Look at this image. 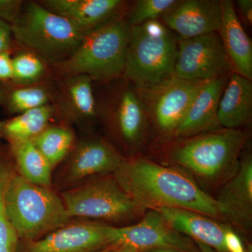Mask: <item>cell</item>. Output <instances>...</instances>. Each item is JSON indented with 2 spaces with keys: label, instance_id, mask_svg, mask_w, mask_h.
I'll return each mask as SVG.
<instances>
[{
  "label": "cell",
  "instance_id": "obj_14",
  "mask_svg": "<svg viewBox=\"0 0 252 252\" xmlns=\"http://www.w3.org/2000/svg\"><path fill=\"white\" fill-rule=\"evenodd\" d=\"M160 18L162 23L181 39L215 32L220 27V1L177 0Z\"/></svg>",
  "mask_w": 252,
  "mask_h": 252
},
{
  "label": "cell",
  "instance_id": "obj_25",
  "mask_svg": "<svg viewBox=\"0 0 252 252\" xmlns=\"http://www.w3.org/2000/svg\"><path fill=\"white\" fill-rule=\"evenodd\" d=\"M75 135L67 124L51 126L32 142L54 168L64 160L74 147Z\"/></svg>",
  "mask_w": 252,
  "mask_h": 252
},
{
  "label": "cell",
  "instance_id": "obj_24",
  "mask_svg": "<svg viewBox=\"0 0 252 252\" xmlns=\"http://www.w3.org/2000/svg\"><path fill=\"white\" fill-rule=\"evenodd\" d=\"M9 147L20 175L34 185L51 187L53 167L32 140L9 144Z\"/></svg>",
  "mask_w": 252,
  "mask_h": 252
},
{
  "label": "cell",
  "instance_id": "obj_3",
  "mask_svg": "<svg viewBox=\"0 0 252 252\" xmlns=\"http://www.w3.org/2000/svg\"><path fill=\"white\" fill-rule=\"evenodd\" d=\"M4 200L6 215L19 242L42 238L69 220L62 198L54 190L31 183L12 172Z\"/></svg>",
  "mask_w": 252,
  "mask_h": 252
},
{
  "label": "cell",
  "instance_id": "obj_18",
  "mask_svg": "<svg viewBox=\"0 0 252 252\" xmlns=\"http://www.w3.org/2000/svg\"><path fill=\"white\" fill-rule=\"evenodd\" d=\"M221 18L218 33L232 71L252 81V45L230 0L220 1Z\"/></svg>",
  "mask_w": 252,
  "mask_h": 252
},
{
  "label": "cell",
  "instance_id": "obj_6",
  "mask_svg": "<svg viewBox=\"0 0 252 252\" xmlns=\"http://www.w3.org/2000/svg\"><path fill=\"white\" fill-rule=\"evenodd\" d=\"M245 141V134L238 129L193 136L176 146L172 160L195 175L216 179L236 165Z\"/></svg>",
  "mask_w": 252,
  "mask_h": 252
},
{
  "label": "cell",
  "instance_id": "obj_4",
  "mask_svg": "<svg viewBox=\"0 0 252 252\" xmlns=\"http://www.w3.org/2000/svg\"><path fill=\"white\" fill-rule=\"evenodd\" d=\"M177 36L159 20L130 27L122 79L136 91L146 90L174 77Z\"/></svg>",
  "mask_w": 252,
  "mask_h": 252
},
{
  "label": "cell",
  "instance_id": "obj_8",
  "mask_svg": "<svg viewBox=\"0 0 252 252\" xmlns=\"http://www.w3.org/2000/svg\"><path fill=\"white\" fill-rule=\"evenodd\" d=\"M69 220L86 217L108 220L133 218L144 211L121 189L117 181L104 178L61 195Z\"/></svg>",
  "mask_w": 252,
  "mask_h": 252
},
{
  "label": "cell",
  "instance_id": "obj_20",
  "mask_svg": "<svg viewBox=\"0 0 252 252\" xmlns=\"http://www.w3.org/2000/svg\"><path fill=\"white\" fill-rule=\"evenodd\" d=\"M252 112V81L232 72L219 103V124L222 128L238 129L250 122Z\"/></svg>",
  "mask_w": 252,
  "mask_h": 252
},
{
  "label": "cell",
  "instance_id": "obj_23",
  "mask_svg": "<svg viewBox=\"0 0 252 252\" xmlns=\"http://www.w3.org/2000/svg\"><path fill=\"white\" fill-rule=\"evenodd\" d=\"M55 119L56 113L52 104L21 113L0 122V138L9 144L32 140Z\"/></svg>",
  "mask_w": 252,
  "mask_h": 252
},
{
  "label": "cell",
  "instance_id": "obj_11",
  "mask_svg": "<svg viewBox=\"0 0 252 252\" xmlns=\"http://www.w3.org/2000/svg\"><path fill=\"white\" fill-rule=\"evenodd\" d=\"M109 235L113 245H129L140 251L165 248L198 252L196 244L172 229L156 210H150L136 224L120 228L109 225Z\"/></svg>",
  "mask_w": 252,
  "mask_h": 252
},
{
  "label": "cell",
  "instance_id": "obj_12",
  "mask_svg": "<svg viewBox=\"0 0 252 252\" xmlns=\"http://www.w3.org/2000/svg\"><path fill=\"white\" fill-rule=\"evenodd\" d=\"M112 245L109 225L77 223L63 225L37 240L19 242L18 252H99Z\"/></svg>",
  "mask_w": 252,
  "mask_h": 252
},
{
  "label": "cell",
  "instance_id": "obj_29",
  "mask_svg": "<svg viewBox=\"0 0 252 252\" xmlns=\"http://www.w3.org/2000/svg\"><path fill=\"white\" fill-rule=\"evenodd\" d=\"M23 2L21 0H0V20L12 24L18 17Z\"/></svg>",
  "mask_w": 252,
  "mask_h": 252
},
{
  "label": "cell",
  "instance_id": "obj_31",
  "mask_svg": "<svg viewBox=\"0 0 252 252\" xmlns=\"http://www.w3.org/2000/svg\"><path fill=\"white\" fill-rule=\"evenodd\" d=\"M13 41L14 40L11 25L0 20V54L5 51H11Z\"/></svg>",
  "mask_w": 252,
  "mask_h": 252
},
{
  "label": "cell",
  "instance_id": "obj_30",
  "mask_svg": "<svg viewBox=\"0 0 252 252\" xmlns=\"http://www.w3.org/2000/svg\"><path fill=\"white\" fill-rule=\"evenodd\" d=\"M224 245L227 252H248L240 236L227 227L224 233Z\"/></svg>",
  "mask_w": 252,
  "mask_h": 252
},
{
  "label": "cell",
  "instance_id": "obj_32",
  "mask_svg": "<svg viewBox=\"0 0 252 252\" xmlns=\"http://www.w3.org/2000/svg\"><path fill=\"white\" fill-rule=\"evenodd\" d=\"M11 51H5L0 54V81L12 79Z\"/></svg>",
  "mask_w": 252,
  "mask_h": 252
},
{
  "label": "cell",
  "instance_id": "obj_34",
  "mask_svg": "<svg viewBox=\"0 0 252 252\" xmlns=\"http://www.w3.org/2000/svg\"><path fill=\"white\" fill-rule=\"evenodd\" d=\"M109 252H142L133 247L126 245H114Z\"/></svg>",
  "mask_w": 252,
  "mask_h": 252
},
{
  "label": "cell",
  "instance_id": "obj_7",
  "mask_svg": "<svg viewBox=\"0 0 252 252\" xmlns=\"http://www.w3.org/2000/svg\"><path fill=\"white\" fill-rule=\"evenodd\" d=\"M104 93L97 97L98 119L126 147L140 145L145 135L149 115L135 89L124 79L106 83Z\"/></svg>",
  "mask_w": 252,
  "mask_h": 252
},
{
  "label": "cell",
  "instance_id": "obj_35",
  "mask_svg": "<svg viewBox=\"0 0 252 252\" xmlns=\"http://www.w3.org/2000/svg\"><path fill=\"white\" fill-rule=\"evenodd\" d=\"M142 252H187L182 251L180 250H176V249H165V248H158L151 249V250H144Z\"/></svg>",
  "mask_w": 252,
  "mask_h": 252
},
{
  "label": "cell",
  "instance_id": "obj_10",
  "mask_svg": "<svg viewBox=\"0 0 252 252\" xmlns=\"http://www.w3.org/2000/svg\"><path fill=\"white\" fill-rule=\"evenodd\" d=\"M207 81H187L173 77L150 89L135 91L158 129L162 133L174 135Z\"/></svg>",
  "mask_w": 252,
  "mask_h": 252
},
{
  "label": "cell",
  "instance_id": "obj_27",
  "mask_svg": "<svg viewBox=\"0 0 252 252\" xmlns=\"http://www.w3.org/2000/svg\"><path fill=\"white\" fill-rule=\"evenodd\" d=\"M11 170L0 160V252H18L19 240L8 219L4 207V190Z\"/></svg>",
  "mask_w": 252,
  "mask_h": 252
},
{
  "label": "cell",
  "instance_id": "obj_2",
  "mask_svg": "<svg viewBox=\"0 0 252 252\" xmlns=\"http://www.w3.org/2000/svg\"><path fill=\"white\" fill-rule=\"evenodd\" d=\"M126 14L85 33L69 59L49 66L53 77L84 74L103 84L122 79L130 34Z\"/></svg>",
  "mask_w": 252,
  "mask_h": 252
},
{
  "label": "cell",
  "instance_id": "obj_16",
  "mask_svg": "<svg viewBox=\"0 0 252 252\" xmlns=\"http://www.w3.org/2000/svg\"><path fill=\"white\" fill-rule=\"evenodd\" d=\"M227 76L206 81L195 96L174 135L185 138L222 128L217 119V112L222 93L228 81Z\"/></svg>",
  "mask_w": 252,
  "mask_h": 252
},
{
  "label": "cell",
  "instance_id": "obj_19",
  "mask_svg": "<svg viewBox=\"0 0 252 252\" xmlns=\"http://www.w3.org/2000/svg\"><path fill=\"white\" fill-rule=\"evenodd\" d=\"M169 225L179 233L205 244L217 252H227L224 245L226 227L217 223L210 217L190 210L178 208L157 209Z\"/></svg>",
  "mask_w": 252,
  "mask_h": 252
},
{
  "label": "cell",
  "instance_id": "obj_17",
  "mask_svg": "<svg viewBox=\"0 0 252 252\" xmlns=\"http://www.w3.org/2000/svg\"><path fill=\"white\" fill-rule=\"evenodd\" d=\"M125 160L117 149L103 140L83 141L73 150L65 180L76 182L90 175L114 172Z\"/></svg>",
  "mask_w": 252,
  "mask_h": 252
},
{
  "label": "cell",
  "instance_id": "obj_5",
  "mask_svg": "<svg viewBox=\"0 0 252 252\" xmlns=\"http://www.w3.org/2000/svg\"><path fill=\"white\" fill-rule=\"evenodd\" d=\"M11 28L18 47L37 55L49 66L69 59L84 34L38 1H24Z\"/></svg>",
  "mask_w": 252,
  "mask_h": 252
},
{
  "label": "cell",
  "instance_id": "obj_37",
  "mask_svg": "<svg viewBox=\"0 0 252 252\" xmlns=\"http://www.w3.org/2000/svg\"><path fill=\"white\" fill-rule=\"evenodd\" d=\"M114 246V245H112V246L109 247V248L104 249V250H102V251H100L99 252H109V251H110V250H112V248Z\"/></svg>",
  "mask_w": 252,
  "mask_h": 252
},
{
  "label": "cell",
  "instance_id": "obj_1",
  "mask_svg": "<svg viewBox=\"0 0 252 252\" xmlns=\"http://www.w3.org/2000/svg\"><path fill=\"white\" fill-rule=\"evenodd\" d=\"M114 180L144 210L162 207L190 210L232 220L229 211L175 167L162 166L144 158L125 160L114 172Z\"/></svg>",
  "mask_w": 252,
  "mask_h": 252
},
{
  "label": "cell",
  "instance_id": "obj_22",
  "mask_svg": "<svg viewBox=\"0 0 252 252\" xmlns=\"http://www.w3.org/2000/svg\"><path fill=\"white\" fill-rule=\"evenodd\" d=\"M229 211L232 220L237 223L250 221L252 211V160L248 154L217 199Z\"/></svg>",
  "mask_w": 252,
  "mask_h": 252
},
{
  "label": "cell",
  "instance_id": "obj_33",
  "mask_svg": "<svg viewBox=\"0 0 252 252\" xmlns=\"http://www.w3.org/2000/svg\"><path fill=\"white\" fill-rule=\"evenodd\" d=\"M242 17L249 26L252 23V0H238L237 1Z\"/></svg>",
  "mask_w": 252,
  "mask_h": 252
},
{
  "label": "cell",
  "instance_id": "obj_28",
  "mask_svg": "<svg viewBox=\"0 0 252 252\" xmlns=\"http://www.w3.org/2000/svg\"><path fill=\"white\" fill-rule=\"evenodd\" d=\"M177 0H137L127 9L126 18L130 27L158 20Z\"/></svg>",
  "mask_w": 252,
  "mask_h": 252
},
{
  "label": "cell",
  "instance_id": "obj_15",
  "mask_svg": "<svg viewBox=\"0 0 252 252\" xmlns=\"http://www.w3.org/2000/svg\"><path fill=\"white\" fill-rule=\"evenodd\" d=\"M51 12L67 20L76 29L85 33L126 14L127 1L123 0H41Z\"/></svg>",
  "mask_w": 252,
  "mask_h": 252
},
{
  "label": "cell",
  "instance_id": "obj_36",
  "mask_svg": "<svg viewBox=\"0 0 252 252\" xmlns=\"http://www.w3.org/2000/svg\"><path fill=\"white\" fill-rule=\"evenodd\" d=\"M195 244L198 247V252H217L215 250L205 244L196 243V242H195Z\"/></svg>",
  "mask_w": 252,
  "mask_h": 252
},
{
  "label": "cell",
  "instance_id": "obj_21",
  "mask_svg": "<svg viewBox=\"0 0 252 252\" xmlns=\"http://www.w3.org/2000/svg\"><path fill=\"white\" fill-rule=\"evenodd\" d=\"M54 94L52 75L32 84L0 81V105L14 116L52 104Z\"/></svg>",
  "mask_w": 252,
  "mask_h": 252
},
{
  "label": "cell",
  "instance_id": "obj_9",
  "mask_svg": "<svg viewBox=\"0 0 252 252\" xmlns=\"http://www.w3.org/2000/svg\"><path fill=\"white\" fill-rule=\"evenodd\" d=\"M232 71L218 32L189 39L177 37L174 77L187 81L210 80Z\"/></svg>",
  "mask_w": 252,
  "mask_h": 252
},
{
  "label": "cell",
  "instance_id": "obj_26",
  "mask_svg": "<svg viewBox=\"0 0 252 252\" xmlns=\"http://www.w3.org/2000/svg\"><path fill=\"white\" fill-rule=\"evenodd\" d=\"M12 80L20 84H32L51 77L49 64L40 57L24 49H20L11 57Z\"/></svg>",
  "mask_w": 252,
  "mask_h": 252
},
{
  "label": "cell",
  "instance_id": "obj_13",
  "mask_svg": "<svg viewBox=\"0 0 252 252\" xmlns=\"http://www.w3.org/2000/svg\"><path fill=\"white\" fill-rule=\"evenodd\" d=\"M52 104L63 124L84 126L98 119L94 81L84 74L54 77Z\"/></svg>",
  "mask_w": 252,
  "mask_h": 252
}]
</instances>
